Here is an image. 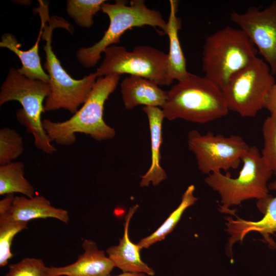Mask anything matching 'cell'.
Wrapping results in <instances>:
<instances>
[{
	"label": "cell",
	"instance_id": "cell-14",
	"mask_svg": "<svg viewBox=\"0 0 276 276\" xmlns=\"http://www.w3.org/2000/svg\"><path fill=\"white\" fill-rule=\"evenodd\" d=\"M84 252L73 263L60 267L48 268L49 276H106L114 265L104 251L98 249L96 243L85 239L82 243Z\"/></svg>",
	"mask_w": 276,
	"mask_h": 276
},
{
	"label": "cell",
	"instance_id": "cell-23",
	"mask_svg": "<svg viewBox=\"0 0 276 276\" xmlns=\"http://www.w3.org/2000/svg\"><path fill=\"white\" fill-rule=\"evenodd\" d=\"M28 222L13 220L0 217V266H6L13 256L11 250L15 236L27 229Z\"/></svg>",
	"mask_w": 276,
	"mask_h": 276
},
{
	"label": "cell",
	"instance_id": "cell-2",
	"mask_svg": "<svg viewBox=\"0 0 276 276\" xmlns=\"http://www.w3.org/2000/svg\"><path fill=\"white\" fill-rule=\"evenodd\" d=\"M120 78V75L116 74L98 78L87 100L68 120L53 122L44 119L43 127L51 142L70 146L75 143L78 133L98 141L113 139L116 131L105 122L103 112L105 102L116 89Z\"/></svg>",
	"mask_w": 276,
	"mask_h": 276
},
{
	"label": "cell",
	"instance_id": "cell-11",
	"mask_svg": "<svg viewBox=\"0 0 276 276\" xmlns=\"http://www.w3.org/2000/svg\"><path fill=\"white\" fill-rule=\"evenodd\" d=\"M229 19L247 35L276 74V1L262 10L252 6L242 13L233 11Z\"/></svg>",
	"mask_w": 276,
	"mask_h": 276
},
{
	"label": "cell",
	"instance_id": "cell-5",
	"mask_svg": "<svg viewBox=\"0 0 276 276\" xmlns=\"http://www.w3.org/2000/svg\"><path fill=\"white\" fill-rule=\"evenodd\" d=\"M241 162L243 166L237 177H231L228 172L225 174L216 172L204 179L210 187L219 193L221 212L229 213L233 211L229 209L231 206L250 199L259 200L269 194L267 182L273 172L258 148L250 146Z\"/></svg>",
	"mask_w": 276,
	"mask_h": 276
},
{
	"label": "cell",
	"instance_id": "cell-10",
	"mask_svg": "<svg viewBox=\"0 0 276 276\" xmlns=\"http://www.w3.org/2000/svg\"><path fill=\"white\" fill-rule=\"evenodd\" d=\"M187 143L198 169L208 175L237 168L250 147L239 135L225 136L210 131L201 134L195 129L189 132Z\"/></svg>",
	"mask_w": 276,
	"mask_h": 276
},
{
	"label": "cell",
	"instance_id": "cell-3",
	"mask_svg": "<svg viewBox=\"0 0 276 276\" xmlns=\"http://www.w3.org/2000/svg\"><path fill=\"white\" fill-rule=\"evenodd\" d=\"M258 52L241 29L223 28L205 39L202 52L204 76L222 89L234 74L258 57Z\"/></svg>",
	"mask_w": 276,
	"mask_h": 276
},
{
	"label": "cell",
	"instance_id": "cell-22",
	"mask_svg": "<svg viewBox=\"0 0 276 276\" xmlns=\"http://www.w3.org/2000/svg\"><path fill=\"white\" fill-rule=\"evenodd\" d=\"M105 0H68L66 12L79 27H91L94 23V16L100 10Z\"/></svg>",
	"mask_w": 276,
	"mask_h": 276
},
{
	"label": "cell",
	"instance_id": "cell-6",
	"mask_svg": "<svg viewBox=\"0 0 276 276\" xmlns=\"http://www.w3.org/2000/svg\"><path fill=\"white\" fill-rule=\"evenodd\" d=\"M50 93L49 83L29 79L12 67L0 88V106L9 101L19 102L22 109L17 112L18 121L32 134L36 147L52 154L56 148L51 144L41 120V114L45 111L43 102Z\"/></svg>",
	"mask_w": 276,
	"mask_h": 276
},
{
	"label": "cell",
	"instance_id": "cell-1",
	"mask_svg": "<svg viewBox=\"0 0 276 276\" xmlns=\"http://www.w3.org/2000/svg\"><path fill=\"white\" fill-rule=\"evenodd\" d=\"M165 118L204 124L226 116L229 111L222 89L205 76L189 73L167 91L162 107Z\"/></svg>",
	"mask_w": 276,
	"mask_h": 276
},
{
	"label": "cell",
	"instance_id": "cell-27",
	"mask_svg": "<svg viewBox=\"0 0 276 276\" xmlns=\"http://www.w3.org/2000/svg\"><path fill=\"white\" fill-rule=\"evenodd\" d=\"M264 108L270 112V116L276 117V81L266 97Z\"/></svg>",
	"mask_w": 276,
	"mask_h": 276
},
{
	"label": "cell",
	"instance_id": "cell-12",
	"mask_svg": "<svg viewBox=\"0 0 276 276\" xmlns=\"http://www.w3.org/2000/svg\"><path fill=\"white\" fill-rule=\"evenodd\" d=\"M268 187L269 190L276 191V179L269 183ZM257 206L264 215L260 220L252 221L239 217L236 219L231 217L227 218L226 231L230 235L227 244L229 253L232 254L235 243L242 242L246 234L252 231L261 234L270 246L276 247V244L270 237L276 232V196L273 197L268 194L266 197L258 200Z\"/></svg>",
	"mask_w": 276,
	"mask_h": 276
},
{
	"label": "cell",
	"instance_id": "cell-16",
	"mask_svg": "<svg viewBox=\"0 0 276 276\" xmlns=\"http://www.w3.org/2000/svg\"><path fill=\"white\" fill-rule=\"evenodd\" d=\"M138 208L139 205L136 204L130 208L125 218L123 237L118 245L110 247L106 252L114 267L121 269L122 272L141 273L153 276L154 270L141 259V248L138 244L132 243L128 236L130 219Z\"/></svg>",
	"mask_w": 276,
	"mask_h": 276
},
{
	"label": "cell",
	"instance_id": "cell-20",
	"mask_svg": "<svg viewBox=\"0 0 276 276\" xmlns=\"http://www.w3.org/2000/svg\"><path fill=\"white\" fill-rule=\"evenodd\" d=\"M25 165L20 162L0 166V195L19 193L32 198L35 196L33 186L25 177Z\"/></svg>",
	"mask_w": 276,
	"mask_h": 276
},
{
	"label": "cell",
	"instance_id": "cell-17",
	"mask_svg": "<svg viewBox=\"0 0 276 276\" xmlns=\"http://www.w3.org/2000/svg\"><path fill=\"white\" fill-rule=\"evenodd\" d=\"M43 10L40 12L41 27L38 37L33 46L27 51L20 49V44L15 36L9 33L3 34L0 41V47L6 48L19 58L21 67L18 68V72L25 77L32 79L39 80L49 83L50 78L43 70L39 55V44L43 31L44 23L48 16V7L42 5Z\"/></svg>",
	"mask_w": 276,
	"mask_h": 276
},
{
	"label": "cell",
	"instance_id": "cell-21",
	"mask_svg": "<svg viewBox=\"0 0 276 276\" xmlns=\"http://www.w3.org/2000/svg\"><path fill=\"white\" fill-rule=\"evenodd\" d=\"M195 186L191 185L183 194L177 208L169 216L165 222L150 235L143 238L137 244L141 249L147 248L153 244L164 240L175 228L185 210L197 200L194 196Z\"/></svg>",
	"mask_w": 276,
	"mask_h": 276
},
{
	"label": "cell",
	"instance_id": "cell-28",
	"mask_svg": "<svg viewBox=\"0 0 276 276\" xmlns=\"http://www.w3.org/2000/svg\"><path fill=\"white\" fill-rule=\"evenodd\" d=\"M106 276H111L108 275ZM114 276H150L144 273H131V272H122V273Z\"/></svg>",
	"mask_w": 276,
	"mask_h": 276
},
{
	"label": "cell",
	"instance_id": "cell-25",
	"mask_svg": "<svg viewBox=\"0 0 276 276\" xmlns=\"http://www.w3.org/2000/svg\"><path fill=\"white\" fill-rule=\"evenodd\" d=\"M264 146L261 155L276 175V117L270 116L262 126Z\"/></svg>",
	"mask_w": 276,
	"mask_h": 276
},
{
	"label": "cell",
	"instance_id": "cell-7",
	"mask_svg": "<svg viewBox=\"0 0 276 276\" xmlns=\"http://www.w3.org/2000/svg\"><path fill=\"white\" fill-rule=\"evenodd\" d=\"M43 25L42 38L45 41L43 49L45 53L44 68L50 78V93L44 103L45 111L64 109L74 114L88 98L97 79L95 73L89 74L81 79L73 78L62 66L60 60L53 51L52 36L56 27L64 26L56 19Z\"/></svg>",
	"mask_w": 276,
	"mask_h": 276
},
{
	"label": "cell",
	"instance_id": "cell-4",
	"mask_svg": "<svg viewBox=\"0 0 276 276\" xmlns=\"http://www.w3.org/2000/svg\"><path fill=\"white\" fill-rule=\"evenodd\" d=\"M101 11L109 19V25L101 39L89 47H82L76 53L77 60L85 68L95 66L108 47L117 45L124 33L135 27L149 26L159 28L166 34L167 22L160 12L149 9L144 0H117L105 2Z\"/></svg>",
	"mask_w": 276,
	"mask_h": 276
},
{
	"label": "cell",
	"instance_id": "cell-9",
	"mask_svg": "<svg viewBox=\"0 0 276 276\" xmlns=\"http://www.w3.org/2000/svg\"><path fill=\"white\" fill-rule=\"evenodd\" d=\"M275 82L268 64L258 57L234 74L221 89L229 110L252 118L264 108Z\"/></svg>",
	"mask_w": 276,
	"mask_h": 276
},
{
	"label": "cell",
	"instance_id": "cell-8",
	"mask_svg": "<svg viewBox=\"0 0 276 276\" xmlns=\"http://www.w3.org/2000/svg\"><path fill=\"white\" fill-rule=\"evenodd\" d=\"M104 58L94 73L97 78L126 74L155 82L159 86L170 85L168 54L155 48L138 45L132 51L113 45L106 48Z\"/></svg>",
	"mask_w": 276,
	"mask_h": 276
},
{
	"label": "cell",
	"instance_id": "cell-13",
	"mask_svg": "<svg viewBox=\"0 0 276 276\" xmlns=\"http://www.w3.org/2000/svg\"><path fill=\"white\" fill-rule=\"evenodd\" d=\"M0 217L22 222L48 218L57 219L65 223L70 221L66 210L52 206L48 199L40 195L29 198L7 195L0 201Z\"/></svg>",
	"mask_w": 276,
	"mask_h": 276
},
{
	"label": "cell",
	"instance_id": "cell-15",
	"mask_svg": "<svg viewBox=\"0 0 276 276\" xmlns=\"http://www.w3.org/2000/svg\"><path fill=\"white\" fill-rule=\"evenodd\" d=\"M125 108L131 109L139 105L162 107L167 97V91L154 81L143 77L129 75L120 84Z\"/></svg>",
	"mask_w": 276,
	"mask_h": 276
},
{
	"label": "cell",
	"instance_id": "cell-24",
	"mask_svg": "<svg viewBox=\"0 0 276 276\" xmlns=\"http://www.w3.org/2000/svg\"><path fill=\"white\" fill-rule=\"evenodd\" d=\"M24 150L22 137L14 129L4 127L0 130V165L12 162Z\"/></svg>",
	"mask_w": 276,
	"mask_h": 276
},
{
	"label": "cell",
	"instance_id": "cell-19",
	"mask_svg": "<svg viewBox=\"0 0 276 276\" xmlns=\"http://www.w3.org/2000/svg\"><path fill=\"white\" fill-rule=\"evenodd\" d=\"M178 2L176 0L169 1L170 14L167 21L166 31L169 41L167 54L169 74L173 81L176 80L177 81L183 79L189 74L178 36V32L181 27V20L176 15Z\"/></svg>",
	"mask_w": 276,
	"mask_h": 276
},
{
	"label": "cell",
	"instance_id": "cell-18",
	"mask_svg": "<svg viewBox=\"0 0 276 276\" xmlns=\"http://www.w3.org/2000/svg\"><path fill=\"white\" fill-rule=\"evenodd\" d=\"M147 115L150 134L151 164L146 173L141 176V187H147L150 182L158 185L167 178V173L160 164V147L163 143V122L165 116L158 107L143 106Z\"/></svg>",
	"mask_w": 276,
	"mask_h": 276
},
{
	"label": "cell",
	"instance_id": "cell-26",
	"mask_svg": "<svg viewBox=\"0 0 276 276\" xmlns=\"http://www.w3.org/2000/svg\"><path fill=\"white\" fill-rule=\"evenodd\" d=\"M5 276H49L48 268L40 259L25 258L19 262L9 265Z\"/></svg>",
	"mask_w": 276,
	"mask_h": 276
}]
</instances>
